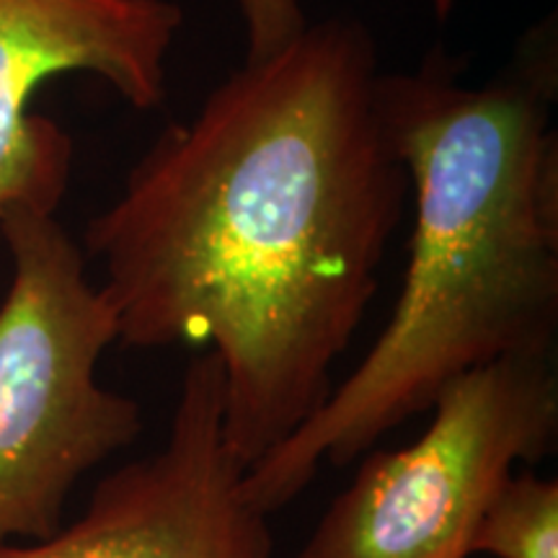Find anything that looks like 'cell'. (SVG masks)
<instances>
[{
	"label": "cell",
	"mask_w": 558,
	"mask_h": 558,
	"mask_svg": "<svg viewBox=\"0 0 558 558\" xmlns=\"http://www.w3.org/2000/svg\"><path fill=\"white\" fill-rule=\"evenodd\" d=\"M243 481L220 360L202 352L181 375L163 445L107 473L47 541L0 543V558H271L269 514Z\"/></svg>",
	"instance_id": "5b68a950"
},
{
	"label": "cell",
	"mask_w": 558,
	"mask_h": 558,
	"mask_svg": "<svg viewBox=\"0 0 558 558\" xmlns=\"http://www.w3.org/2000/svg\"><path fill=\"white\" fill-rule=\"evenodd\" d=\"M184 11L173 0H0V226L16 209L58 215L73 140L32 111L65 73L107 81L130 107L158 109Z\"/></svg>",
	"instance_id": "8992f818"
},
{
	"label": "cell",
	"mask_w": 558,
	"mask_h": 558,
	"mask_svg": "<svg viewBox=\"0 0 558 558\" xmlns=\"http://www.w3.org/2000/svg\"><path fill=\"white\" fill-rule=\"evenodd\" d=\"M0 246L11 256L0 300V543H37L65 525L75 486L135 445L145 418L135 399L101 386L117 318L58 215H5Z\"/></svg>",
	"instance_id": "3957f363"
},
{
	"label": "cell",
	"mask_w": 558,
	"mask_h": 558,
	"mask_svg": "<svg viewBox=\"0 0 558 558\" xmlns=\"http://www.w3.org/2000/svg\"><path fill=\"white\" fill-rule=\"evenodd\" d=\"M469 554L471 558H558V481L514 471L481 514Z\"/></svg>",
	"instance_id": "52a82bcc"
},
{
	"label": "cell",
	"mask_w": 558,
	"mask_h": 558,
	"mask_svg": "<svg viewBox=\"0 0 558 558\" xmlns=\"http://www.w3.org/2000/svg\"><path fill=\"white\" fill-rule=\"evenodd\" d=\"M380 73L362 21L308 24L160 132L83 233L120 344L220 360L246 469L326 401L378 292L411 192Z\"/></svg>",
	"instance_id": "6da1fadb"
},
{
	"label": "cell",
	"mask_w": 558,
	"mask_h": 558,
	"mask_svg": "<svg viewBox=\"0 0 558 558\" xmlns=\"http://www.w3.org/2000/svg\"><path fill=\"white\" fill-rule=\"evenodd\" d=\"M246 29V60L264 62L308 29L303 0H235Z\"/></svg>",
	"instance_id": "ba28073f"
},
{
	"label": "cell",
	"mask_w": 558,
	"mask_h": 558,
	"mask_svg": "<svg viewBox=\"0 0 558 558\" xmlns=\"http://www.w3.org/2000/svg\"><path fill=\"white\" fill-rule=\"evenodd\" d=\"M554 354H520L445 383L427 429L362 460L292 558H471L481 514L558 432Z\"/></svg>",
	"instance_id": "277c9868"
},
{
	"label": "cell",
	"mask_w": 558,
	"mask_h": 558,
	"mask_svg": "<svg viewBox=\"0 0 558 558\" xmlns=\"http://www.w3.org/2000/svg\"><path fill=\"white\" fill-rule=\"evenodd\" d=\"M435 50L380 73V109L414 194L409 264L380 337L326 401L246 469L271 514L320 465H349L473 367L554 354L558 329V41L543 21L492 81Z\"/></svg>",
	"instance_id": "7a4b0ae2"
},
{
	"label": "cell",
	"mask_w": 558,
	"mask_h": 558,
	"mask_svg": "<svg viewBox=\"0 0 558 558\" xmlns=\"http://www.w3.org/2000/svg\"><path fill=\"white\" fill-rule=\"evenodd\" d=\"M450 3H452V0H437V11H439V16H442V13L450 9Z\"/></svg>",
	"instance_id": "9c48e42d"
}]
</instances>
